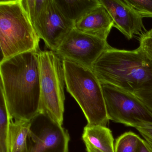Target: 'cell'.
Masks as SVG:
<instances>
[{"instance_id": "cell-14", "label": "cell", "mask_w": 152, "mask_h": 152, "mask_svg": "<svg viewBox=\"0 0 152 152\" xmlns=\"http://www.w3.org/2000/svg\"><path fill=\"white\" fill-rule=\"evenodd\" d=\"M31 125V121L11 118L8 140L9 152H27Z\"/></svg>"}, {"instance_id": "cell-1", "label": "cell", "mask_w": 152, "mask_h": 152, "mask_svg": "<svg viewBox=\"0 0 152 152\" xmlns=\"http://www.w3.org/2000/svg\"><path fill=\"white\" fill-rule=\"evenodd\" d=\"M39 51L23 53L0 63V89L13 120L31 121L40 113Z\"/></svg>"}, {"instance_id": "cell-4", "label": "cell", "mask_w": 152, "mask_h": 152, "mask_svg": "<svg viewBox=\"0 0 152 152\" xmlns=\"http://www.w3.org/2000/svg\"><path fill=\"white\" fill-rule=\"evenodd\" d=\"M63 61L66 90L81 108L88 124L106 126L110 120L102 85L92 69Z\"/></svg>"}, {"instance_id": "cell-3", "label": "cell", "mask_w": 152, "mask_h": 152, "mask_svg": "<svg viewBox=\"0 0 152 152\" xmlns=\"http://www.w3.org/2000/svg\"><path fill=\"white\" fill-rule=\"evenodd\" d=\"M40 40L21 0L0 1L1 63L23 53L40 51Z\"/></svg>"}, {"instance_id": "cell-5", "label": "cell", "mask_w": 152, "mask_h": 152, "mask_svg": "<svg viewBox=\"0 0 152 152\" xmlns=\"http://www.w3.org/2000/svg\"><path fill=\"white\" fill-rule=\"evenodd\" d=\"M40 113L63 125L64 112L65 77L63 61L51 50H40Z\"/></svg>"}, {"instance_id": "cell-11", "label": "cell", "mask_w": 152, "mask_h": 152, "mask_svg": "<svg viewBox=\"0 0 152 152\" xmlns=\"http://www.w3.org/2000/svg\"><path fill=\"white\" fill-rule=\"evenodd\" d=\"M113 27V20L101 4L85 15L74 26L81 32L104 40H107Z\"/></svg>"}, {"instance_id": "cell-19", "label": "cell", "mask_w": 152, "mask_h": 152, "mask_svg": "<svg viewBox=\"0 0 152 152\" xmlns=\"http://www.w3.org/2000/svg\"><path fill=\"white\" fill-rule=\"evenodd\" d=\"M139 42V48L152 62V29L140 37Z\"/></svg>"}, {"instance_id": "cell-16", "label": "cell", "mask_w": 152, "mask_h": 152, "mask_svg": "<svg viewBox=\"0 0 152 152\" xmlns=\"http://www.w3.org/2000/svg\"><path fill=\"white\" fill-rule=\"evenodd\" d=\"M11 119L4 93L0 89V152H9L8 140Z\"/></svg>"}, {"instance_id": "cell-17", "label": "cell", "mask_w": 152, "mask_h": 152, "mask_svg": "<svg viewBox=\"0 0 152 152\" xmlns=\"http://www.w3.org/2000/svg\"><path fill=\"white\" fill-rule=\"evenodd\" d=\"M140 138L132 132H124L115 140V152H137Z\"/></svg>"}, {"instance_id": "cell-13", "label": "cell", "mask_w": 152, "mask_h": 152, "mask_svg": "<svg viewBox=\"0 0 152 152\" xmlns=\"http://www.w3.org/2000/svg\"><path fill=\"white\" fill-rule=\"evenodd\" d=\"M83 140L102 152H115L114 138L112 131L106 126L87 125L83 129Z\"/></svg>"}, {"instance_id": "cell-12", "label": "cell", "mask_w": 152, "mask_h": 152, "mask_svg": "<svg viewBox=\"0 0 152 152\" xmlns=\"http://www.w3.org/2000/svg\"><path fill=\"white\" fill-rule=\"evenodd\" d=\"M61 14L74 26L83 16L101 5L99 0H54Z\"/></svg>"}, {"instance_id": "cell-23", "label": "cell", "mask_w": 152, "mask_h": 152, "mask_svg": "<svg viewBox=\"0 0 152 152\" xmlns=\"http://www.w3.org/2000/svg\"><path fill=\"white\" fill-rule=\"evenodd\" d=\"M86 147L87 152H102L90 144H85Z\"/></svg>"}, {"instance_id": "cell-21", "label": "cell", "mask_w": 152, "mask_h": 152, "mask_svg": "<svg viewBox=\"0 0 152 152\" xmlns=\"http://www.w3.org/2000/svg\"><path fill=\"white\" fill-rule=\"evenodd\" d=\"M136 129L144 138H146L152 141V125H145L136 128Z\"/></svg>"}, {"instance_id": "cell-8", "label": "cell", "mask_w": 152, "mask_h": 152, "mask_svg": "<svg viewBox=\"0 0 152 152\" xmlns=\"http://www.w3.org/2000/svg\"><path fill=\"white\" fill-rule=\"evenodd\" d=\"M31 123L27 152H68L70 137L62 125L41 113Z\"/></svg>"}, {"instance_id": "cell-10", "label": "cell", "mask_w": 152, "mask_h": 152, "mask_svg": "<svg viewBox=\"0 0 152 152\" xmlns=\"http://www.w3.org/2000/svg\"><path fill=\"white\" fill-rule=\"evenodd\" d=\"M74 25L62 15L54 0H49L45 22L39 34L46 46L55 51Z\"/></svg>"}, {"instance_id": "cell-15", "label": "cell", "mask_w": 152, "mask_h": 152, "mask_svg": "<svg viewBox=\"0 0 152 152\" xmlns=\"http://www.w3.org/2000/svg\"><path fill=\"white\" fill-rule=\"evenodd\" d=\"M21 1L39 35L45 22L49 0H21Z\"/></svg>"}, {"instance_id": "cell-2", "label": "cell", "mask_w": 152, "mask_h": 152, "mask_svg": "<svg viewBox=\"0 0 152 152\" xmlns=\"http://www.w3.org/2000/svg\"><path fill=\"white\" fill-rule=\"evenodd\" d=\"M92 70L101 83L133 94L152 87V62L139 47L125 50L110 47L95 62Z\"/></svg>"}, {"instance_id": "cell-20", "label": "cell", "mask_w": 152, "mask_h": 152, "mask_svg": "<svg viewBox=\"0 0 152 152\" xmlns=\"http://www.w3.org/2000/svg\"><path fill=\"white\" fill-rule=\"evenodd\" d=\"M152 113V87L133 93Z\"/></svg>"}, {"instance_id": "cell-7", "label": "cell", "mask_w": 152, "mask_h": 152, "mask_svg": "<svg viewBox=\"0 0 152 152\" xmlns=\"http://www.w3.org/2000/svg\"><path fill=\"white\" fill-rule=\"evenodd\" d=\"M110 46L107 41L73 28L55 51L63 60H68L92 69L99 58Z\"/></svg>"}, {"instance_id": "cell-6", "label": "cell", "mask_w": 152, "mask_h": 152, "mask_svg": "<svg viewBox=\"0 0 152 152\" xmlns=\"http://www.w3.org/2000/svg\"><path fill=\"white\" fill-rule=\"evenodd\" d=\"M101 83L109 120L136 129L152 125V113L133 93Z\"/></svg>"}, {"instance_id": "cell-9", "label": "cell", "mask_w": 152, "mask_h": 152, "mask_svg": "<svg viewBox=\"0 0 152 152\" xmlns=\"http://www.w3.org/2000/svg\"><path fill=\"white\" fill-rule=\"evenodd\" d=\"M108 12L118 29L129 40L136 35L141 36L146 32L140 16L124 0H99Z\"/></svg>"}, {"instance_id": "cell-18", "label": "cell", "mask_w": 152, "mask_h": 152, "mask_svg": "<svg viewBox=\"0 0 152 152\" xmlns=\"http://www.w3.org/2000/svg\"><path fill=\"white\" fill-rule=\"evenodd\" d=\"M142 18H152V0H124Z\"/></svg>"}, {"instance_id": "cell-22", "label": "cell", "mask_w": 152, "mask_h": 152, "mask_svg": "<svg viewBox=\"0 0 152 152\" xmlns=\"http://www.w3.org/2000/svg\"><path fill=\"white\" fill-rule=\"evenodd\" d=\"M137 152H152V150L146 140L140 138Z\"/></svg>"}, {"instance_id": "cell-24", "label": "cell", "mask_w": 152, "mask_h": 152, "mask_svg": "<svg viewBox=\"0 0 152 152\" xmlns=\"http://www.w3.org/2000/svg\"><path fill=\"white\" fill-rule=\"evenodd\" d=\"M145 140H146L147 142H148V144H149V146L151 147V149L152 150V140H150L146 138H144Z\"/></svg>"}]
</instances>
